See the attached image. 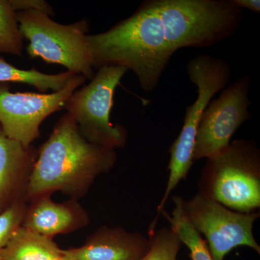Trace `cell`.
Wrapping results in <instances>:
<instances>
[{
	"instance_id": "6da1fadb",
	"label": "cell",
	"mask_w": 260,
	"mask_h": 260,
	"mask_svg": "<svg viewBox=\"0 0 260 260\" xmlns=\"http://www.w3.org/2000/svg\"><path fill=\"white\" fill-rule=\"evenodd\" d=\"M234 17L224 0H146L107 31L88 35L93 68L132 70L153 91L174 53L208 48L232 37Z\"/></svg>"
},
{
	"instance_id": "7a4b0ae2",
	"label": "cell",
	"mask_w": 260,
	"mask_h": 260,
	"mask_svg": "<svg viewBox=\"0 0 260 260\" xmlns=\"http://www.w3.org/2000/svg\"><path fill=\"white\" fill-rule=\"evenodd\" d=\"M114 149L92 144L82 136L74 119L65 113L38 150L29 177L27 203L60 191L78 200L94 181L115 166Z\"/></svg>"
},
{
	"instance_id": "3957f363",
	"label": "cell",
	"mask_w": 260,
	"mask_h": 260,
	"mask_svg": "<svg viewBox=\"0 0 260 260\" xmlns=\"http://www.w3.org/2000/svg\"><path fill=\"white\" fill-rule=\"evenodd\" d=\"M198 181L199 192L234 211L260 208V150L254 141L238 139L206 159Z\"/></svg>"
},
{
	"instance_id": "277c9868",
	"label": "cell",
	"mask_w": 260,
	"mask_h": 260,
	"mask_svg": "<svg viewBox=\"0 0 260 260\" xmlns=\"http://www.w3.org/2000/svg\"><path fill=\"white\" fill-rule=\"evenodd\" d=\"M186 72L191 83L198 88L196 101L186 109L184 124L179 136L169 148V179L165 191L157 207L161 213L170 194L181 181L187 177L192 167L197 130L203 112L212 98L223 90L232 78V68L225 59L208 54H198L189 60Z\"/></svg>"
},
{
	"instance_id": "5b68a950",
	"label": "cell",
	"mask_w": 260,
	"mask_h": 260,
	"mask_svg": "<svg viewBox=\"0 0 260 260\" xmlns=\"http://www.w3.org/2000/svg\"><path fill=\"white\" fill-rule=\"evenodd\" d=\"M19 29L28 41L26 51L32 58L62 65L68 71L91 80L95 76L88 42V22L63 25L38 10L17 12Z\"/></svg>"
},
{
	"instance_id": "8992f818",
	"label": "cell",
	"mask_w": 260,
	"mask_h": 260,
	"mask_svg": "<svg viewBox=\"0 0 260 260\" xmlns=\"http://www.w3.org/2000/svg\"><path fill=\"white\" fill-rule=\"evenodd\" d=\"M127 71L116 65L99 68L90 83L77 89L65 103L64 109L89 143L114 150L125 146L127 130L111 122L110 114L114 92Z\"/></svg>"
},
{
	"instance_id": "52a82bcc",
	"label": "cell",
	"mask_w": 260,
	"mask_h": 260,
	"mask_svg": "<svg viewBox=\"0 0 260 260\" xmlns=\"http://www.w3.org/2000/svg\"><path fill=\"white\" fill-rule=\"evenodd\" d=\"M182 207L191 226L204 236L213 260H224L238 246H247L260 254L253 233L259 212L234 211L200 192L182 199Z\"/></svg>"
},
{
	"instance_id": "ba28073f",
	"label": "cell",
	"mask_w": 260,
	"mask_h": 260,
	"mask_svg": "<svg viewBox=\"0 0 260 260\" xmlns=\"http://www.w3.org/2000/svg\"><path fill=\"white\" fill-rule=\"evenodd\" d=\"M251 80L244 75L225 87L203 112L197 130L193 162L223 151L237 130L252 117L249 111Z\"/></svg>"
},
{
	"instance_id": "9c48e42d",
	"label": "cell",
	"mask_w": 260,
	"mask_h": 260,
	"mask_svg": "<svg viewBox=\"0 0 260 260\" xmlns=\"http://www.w3.org/2000/svg\"><path fill=\"white\" fill-rule=\"evenodd\" d=\"M86 78L75 75L68 85L51 93H12L8 83H0V126L10 139L30 146L40 136L43 121L64 104Z\"/></svg>"
},
{
	"instance_id": "30bf717a",
	"label": "cell",
	"mask_w": 260,
	"mask_h": 260,
	"mask_svg": "<svg viewBox=\"0 0 260 260\" xmlns=\"http://www.w3.org/2000/svg\"><path fill=\"white\" fill-rule=\"evenodd\" d=\"M150 246L149 238L122 227L102 226L80 247L65 249L66 260H140Z\"/></svg>"
},
{
	"instance_id": "8fae6325",
	"label": "cell",
	"mask_w": 260,
	"mask_h": 260,
	"mask_svg": "<svg viewBox=\"0 0 260 260\" xmlns=\"http://www.w3.org/2000/svg\"><path fill=\"white\" fill-rule=\"evenodd\" d=\"M38 150L8 138L0 126V213L26 200L29 177Z\"/></svg>"
},
{
	"instance_id": "7c38bea8",
	"label": "cell",
	"mask_w": 260,
	"mask_h": 260,
	"mask_svg": "<svg viewBox=\"0 0 260 260\" xmlns=\"http://www.w3.org/2000/svg\"><path fill=\"white\" fill-rule=\"evenodd\" d=\"M90 216L78 200L56 203L51 196L29 202L22 226L49 238L69 234L87 226Z\"/></svg>"
},
{
	"instance_id": "4fadbf2b",
	"label": "cell",
	"mask_w": 260,
	"mask_h": 260,
	"mask_svg": "<svg viewBox=\"0 0 260 260\" xmlns=\"http://www.w3.org/2000/svg\"><path fill=\"white\" fill-rule=\"evenodd\" d=\"M61 253L52 238L21 225L0 250V260H58Z\"/></svg>"
},
{
	"instance_id": "5bb4252c",
	"label": "cell",
	"mask_w": 260,
	"mask_h": 260,
	"mask_svg": "<svg viewBox=\"0 0 260 260\" xmlns=\"http://www.w3.org/2000/svg\"><path fill=\"white\" fill-rule=\"evenodd\" d=\"M75 74L67 70L59 74L49 75L32 68L22 70L0 57V83L26 84L37 88L42 93L47 90L59 91L68 85Z\"/></svg>"
},
{
	"instance_id": "9a60e30c",
	"label": "cell",
	"mask_w": 260,
	"mask_h": 260,
	"mask_svg": "<svg viewBox=\"0 0 260 260\" xmlns=\"http://www.w3.org/2000/svg\"><path fill=\"white\" fill-rule=\"evenodd\" d=\"M182 199L180 196H173L174 208L172 213H168L164 210L160 215L167 219L181 243L189 249L191 260H213L204 239L191 226L186 218L183 210Z\"/></svg>"
},
{
	"instance_id": "2e32d148",
	"label": "cell",
	"mask_w": 260,
	"mask_h": 260,
	"mask_svg": "<svg viewBox=\"0 0 260 260\" xmlns=\"http://www.w3.org/2000/svg\"><path fill=\"white\" fill-rule=\"evenodd\" d=\"M23 37L10 0H0V54L21 56Z\"/></svg>"
},
{
	"instance_id": "e0dca14e",
	"label": "cell",
	"mask_w": 260,
	"mask_h": 260,
	"mask_svg": "<svg viewBox=\"0 0 260 260\" xmlns=\"http://www.w3.org/2000/svg\"><path fill=\"white\" fill-rule=\"evenodd\" d=\"M150 246L140 260H179L180 239L171 227H162L150 233Z\"/></svg>"
},
{
	"instance_id": "ac0fdd59",
	"label": "cell",
	"mask_w": 260,
	"mask_h": 260,
	"mask_svg": "<svg viewBox=\"0 0 260 260\" xmlns=\"http://www.w3.org/2000/svg\"><path fill=\"white\" fill-rule=\"evenodd\" d=\"M27 205L26 200H20L0 213V250L7 245L14 233L21 226Z\"/></svg>"
},
{
	"instance_id": "d6986e66",
	"label": "cell",
	"mask_w": 260,
	"mask_h": 260,
	"mask_svg": "<svg viewBox=\"0 0 260 260\" xmlns=\"http://www.w3.org/2000/svg\"><path fill=\"white\" fill-rule=\"evenodd\" d=\"M10 3L16 13L25 10H38L47 13L49 16L54 15L51 5L44 0H10Z\"/></svg>"
},
{
	"instance_id": "ffe728a7",
	"label": "cell",
	"mask_w": 260,
	"mask_h": 260,
	"mask_svg": "<svg viewBox=\"0 0 260 260\" xmlns=\"http://www.w3.org/2000/svg\"><path fill=\"white\" fill-rule=\"evenodd\" d=\"M233 2L242 10L245 8L254 13H260L259 0H233Z\"/></svg>"
},
{
	"instance_id": "44dd1931",
	"label": "cell",
	"mask_w": 260,
	"mask_h": 260,
	"mask_svg": "<svg viewBox=\"0 0 260 260\" xmlns=\"http://www.w3.org/2000/svg\"><path fill=\"white\" fill-rule=\"evenodd\" d=\"M58 260H66V259H64V258L62 257V256H61V257L60 258V259H59Z\"/></svg>"
}]
</instances>
